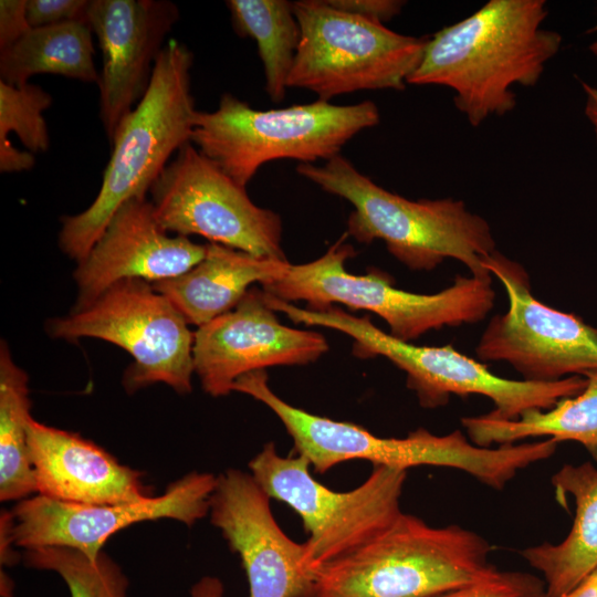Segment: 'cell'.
Returning a JSON list of instances; mask_svg holds the SVG:
<instances>
[{"mask_svg":"<svg viewBox=\"0 0 597 597\" xmlns=\"http://www.w3.org/2000/svg\"><path fill=\"white\" fill-rule=\"evenodd\" d=\"M544 0H490L427 39L408 84L453 92L457 109L474 127L516 106L515 85L534 86L559 51L562 35L543 27Z\"/></svg>","mask_w":597,"mask_h":597,"instance_id":"cell-1","label":"cell"},{"mask_svg":"<svg viewBox=\"0 0 597 597\" xmlns=\"http://www.w3.org/2000/svg\"><path fill=\"white\" fill-rule=\"evenodd\" d=\"M192 61L191 51L176 39L164 45L147 91L111 140L112 154L97 196L84 211L61 219L59 247L76 262L87 255L121 206L147 198L171 155L190 142L197 113Z\"/></svg>","mask_w":597,"mask_h":597,"instance_id":"cell-2","label":"cell"},{"mask_svg":"<svg viewBox=\"0 0 597 597\" xmlns=\"http://www.w3.org/2000/svg\"><path fill=\"white\" fill-rule=\"evenodd\" d=\"M298 175L353 205L347 233L388 252L412 271H432L446 259L461 262L479 279L492 275L484 260L496 251L489 222L453 198L411 200L362 174L341 154L323 166L298 164Z\"/></svg>","mask_w":597,"mask_h":597,"instance_id":"cell-3","label":"cell"},{"mask_svg":"<svg viewBox=\"0 0 597 597\" xmlns=\"http://www.w3.org/2000/svg\"><path fill=\"white\" fill-rule=\"evenodd\" d=\"M492 547L459 525L401 512L379 535L315 573L314 597H438L498 572Z\"/></svg>","mask_w":597,"mask_h":597,"instance_id":"cell-4","label":"cell"},{"mask_svg":"<svg viewBox=\"0 0 597 597\" xmlns=\"http://www.w3.org/2000/svg\"><path fill=\"white\" fill-rule=\"evenodd\" d=\"M271 306L294 323L322 326L349 336L354 341L353 354L358 358L385 357L406 374L407 387L423 408L446 406L451 396L481 395L494 405L488 412L490 417L516 420L528 410L552 408L559 399L579 394L586 385L584 376L549 383L503 378L452 345H413L381 331L368 316L357 317L336 306L312 311L280 298H273Z\"/></svg>","mask_w":597,"mask_h":597,"instance_id":"cell-5","label":"cell"},{"mask_svg":"<svg viewBox=\"0 0 597 597\" xmlns=\"http://www.w3.org/2000/svg\"><path fill=\"white\" fill-rule=\"evenodd\" d=\"M233 391L271 409L291 436L297 454L318 473L348 460L406 471L434 465L462 470L492 489L503 490L522 465L517 447H479L460 430L437 436L419 428L405 438H383L355 423L313 415L279 397L270 388L265 370L243 375L233 384Z\"/></svg>","mask_w":597,"mask_h":597,"instance_id":"cell-6","label":"cell"},{"mask_svg":"<svg viewBox=\"0 0 597 597\" xmlns=\"http://www.w3.org/2000/svg\"><path fill=\"white\" fill-rule=\"evenodd\" d=\"M371 101L334 105L316 100L283 108L255 109L224 93L217 109L195 116L190 143L242 187L264 164L328 160L355 135L379 123Z\"/></svg>","mask_w":597,"mask_h":597,"instance_id":"cell-7","label":"cell"},{"mask_svg":"<svg viewBox=\"0 0 597 597\" xmlns=\"http://www.w3.org/2000/svg\"><path fill=\"white\" fill-rule=\"evenodd\" d=\"M345 240L346 234L314 261L290 264L282 279L262 290L285 302L304 301L312 311L333 304L369 311L388 324L391 336L409 343L429 331L479 323L494 307L492 277L457 275L438 293L418 294L395 287L380 270L352 274L345 263L356 251Z\"/></svg>","mask_w":597,"mask_h":597,"instance_id":"cell-8","label":"cell"},{"mask_svg":"<svg viewBox=\"0 0 597 597\" xmlns=\"http://www.w3.org/2000/svg\"><path fill=\"white\" fill-rule=\"evenodd\" d=\"M310 468L301 454L280 455L273 442L249 462L263 491L300 515L308 533L304 562L315 574L370 542L400 515L407 471L375 465L360 485L336 492L316 481Z\"/></svg>","mask_w":597,"mask_h":597,"instance_id":"cell-9","label":"cell"},{"mask_svg":"<svg viewBox=\"0 0 597 597\" xmlns=\"http://www.w3.org/2000/svg\"><path fill=\"white\" fill-rule=\"evenodd\" d=\"M301 40L287 87L329 102L364 90L401 91L418 67L427 39L395 32L332 7L327 0L293 2Z\"/></svg>","mask_w":597,"mask_h":597,"instance_id":"cell-10","label":"cell"},{"mask_svg":"<svg viewBox=\"0 0 597 597\" xmlns=\"http://www.w3.org/2000/svg\"><path fill=\"white\" fill-rule=\"evenodd\" d=\"M174 304L153 283L124 279L88 305L49 322L51 336L70 342L100 338L134 359L123 384L134 392L163 383L179 395L192 390L195 333Z\"/></svg>","mask_w":597,"mask_h":597,"instance_id":"cell-11","label":"cell"},{"mask_svg":"<svg viewBox=\"0 0 597 597\" xmlns=\"http://www.w3.org/2000/svg\"><path fill=\"white\" fill-rule=\"evenodd\" d=\"M149 195L158 223L169 233L200 235L254 256L286 260L281 217L256 206L245 187L190 142L168 163Z\"/></svg>","mask_w":597,"mask_h":597,"instance_id":"cell-12","label":"cell"},{"mask_svg":"<svg viewBox=\"0 0 597 597\" xmlns=\"http://www.w3.org/2000/svg\"><path fill=\"white\" fill-rule=\"evenodd\" d=\"M484 266L505 289L509 307L483 331L480 362H505L523 380L549 383L597 370V328L537 300L524 266L498 250Z\"/></svg>","mask_w":597,"mask_h":597,"instance_id":"cell-13","label":"cell"},{"mask_svg":"<svg viewBox=\"0 0 597 597\" xmlns=\"http://www.w3.org/2000/svg\"><path fill=\"white\" fill-rule=\"evenodd\" d=\"M216 481L211 473L193 471L160 495L125 504H74L35 494L2 511L0 522L15 547L63 546L96 559L112 535L133 524L170 519L192 526L209 514Z\"/></svg>","mask_w":597,"mask_h":597,"instance_id":"cell-14","label":"cell"},{"mask_svg":"<svg viewBox=\"0 0 597 597\" xmlns=\"http://www.w3.org/2000/svg\"><path fill=\"white\" fill-rule=\"evenodd\" d=\"M327 350L322 334L281 324L264 291L251 287L234 308L198 327L195 374L205 392L222 397L243 375L272 366L306 365Z\"/></svg>","mask_w":597,"mask_h":597,"instance_id":"cell-15","label":"cell"},{"mask_svg":"<svg viewBox=\"0 0 597 597\" xmlns=\"http://www.w3.org/2000/svg\"><path fill=\"white\" fill-rule=\"evenodd\" d=\"M270 499L250 472L227 469L217 476L210 521L239 555L249 597H314L316 576L304 562V546L282 531Z\"/></svg>","mask_w":597,"mask_h":597,"instance_id":"cell-16","label":"cell"},{"mask_svg":"<svg viewBox=\"0 0 597 597\" xmlns=\"http://www.w3.org/2000/svg\"><path fill=\"white\" fill-rule=\"evenodd\" d=\"M178 18L175 3L166 0H90L87 23L102 52L100 117L109 140L147 91Z\"/></svg>","mask_w":597,"mask_h":597,"instance_id":"cell-17","label":"cell"},{"mask_svg":"<svg viewBox=\"0 0 597 597\" xmlns=\"http://www.w3.org/2000/svg\"><path fill=\"white\" fill-rule=\"evenodd\" d=\"M207 244L170 235L158 223L149 199L133 198L114 213L105 230L77 262V300L73 310L96 300L114 283L140 279L150 283L177 277L203 260Z\"/></svg>","mask_w":597,"mask_h":597,"instance_id":"cell-18","label":"cell"},{"mask_svg":"<svg viewBox=\"0 0 597 597\" xmlns=\"http://www.w3.org/2000/svg\"><path fill=\"white\" fill-rule=\"evenodd\" d=\"M36 494L74 504H125L153 496L143 474L77 433L28 421Z\"/></svg>","mask_w":597,"mask_h":597,"instance_id":"cell-19","label":"cell"},{"mask_svg":"<svg viewBox=\"0 0 597 597\" xmlns=\"http://www.w3.org/2000/svg\"><path fill=\"white\" fill-rule=\"evenodd\" d=\"M287 260L259 258L217 243H208L206 256L186 273L153 283L198 327L231 311L254 283L270 284L282 279Z\"/></svg>","mask_w":597,"mask_h":597,"instance_id":"cell-20","label":"cell"},{"mask_svg":"<svg viewBox=\"0 0 597 597\" xmlns=\"http://www.w3.org/2000/svg\"><path fill=\"white\" fill-rule=\"evenodd\" d=\"M556 494L573 496L575 516L559 543L521 551L543 575L545 597H563L597 567V469L590 462L564 464L552 478Z\"/></svg>","mask_w":597,"mask_h":597,"instance_id":"cell-21","label":"cell"},{"mask_svg":"<svg viewBox=\"0 0 597 597\" xmlns=\"http://www.w3.org/2000/svg\"><path fill=\"white\" fill-rule=\"evenodd\" d=\"M584 377L586 386L579 394L559 399L549 409H532L516 420H500L488 413L463 417L461 423L470 441L479 447L547 437L557 442H578L597 461V370Z\"/></svg>","mask_w":597,"mask_h":597,"instance_id":"cell-22","label":"cell"},{"mask_svg":"<svg viewBox=\"0 0 597 597\" xmlns=\"http://www.w3.org/2000/svg\"><path fill=\"white\" fill-rule=\"evenodd\" d=\"M92 34L85 21L31 28L0 50V81L18 86L33 75L54 74L98 83Z\"/></svg>","mask_w":597,"mask_h":597,"instance_id":"cell-23","label":"cell"},{"mask_svg":"<svg viewBox=\"0 0 597 597\" xmlns=\"http://www.w3.org/2000/svg\"><path fill=\"white\" fill-rule=\"evenodd\" d=\"M234 32L251 38L258 45L265 91L281 102L301 40L293 2L286 0H228Z\"/></svg>","mask_w":597,"mask_h":597,"instance_id":"cell-24","label":"cell"},{"mask_svg":"<svg viewBox=\"0 0 597 597\" xmlns=\"http://www.w3.org/2000/svg\"><path fill=\"white\" fill-rule=\"evenodd\" d=\"M29 378L4 342L0 347V501H21L36 493L29 454L31 417Z\"/></svg>","mask_w":597,"mask_h":597,"instance_id":"cell-25","label":"cell"},{"mask_svg":"<svg viewBox=\"0 0 597 597\" xmlns=\"http://www.w3.org/2000/svg\"><path fill=\"white\" fill-rule=\"evenodd\" d=\"M52 96L34 84L0 81V171L21 172L34 166L35 153L50 147L43 112Z\"/></svg>","mask_w":597,"mask_h":597,"instance_id":"cell-26","label":"cell"},{"mask_svg":"<svg viewBox=\"0 0 597 597\" xmlns=\"http://www.w3.org/2000/svg\"><path fill=\"white\" fill-rule=\"evenodd\" d=\"M22 556L25 566L51 570L61 576L71 597L127 596V576L104 552L92 559L74 548L45 546L25 549Z\"/></svg>","mask_w":597,"mask_h":597,"instance_id":"cell-27","label":"cell"},{"mask_svg":"<svg viewBox=\"0 0 597 597\" xmlns=\"http://www.w3.org/2000/svg\"><path fill=\"white\" fill-rule=\"evenodd\" d=\"M438 597H545V584L528 573L498 570L488 578Z\"/></svg>","mask_w":597,"mask_h":597,"instance_id":"cell-28","label":"cell"},{"mask_svg":"<svg viewBox=\"0 0 597 597\" xmlns=\"http://www.w3.org/2000/svg\"><path fill=\"white\" fill-rule=\"evenodd\" d=\"M88 4L87 0H27L28 22L31 28L87 22Z\"/></svg>","mask_w":597,"mask_h":597,"instance_id":"cell-29","label":"cell"},{"mask_svg":"<svg viewBox=\"0 0 597 597\" xmlns=\"http://www.w3.org/2000/svg\"><path fill=\"white\" fill-rule=\"evenodd\" d=\"M344 12L384 24L398 15L405 4L400 0H327Z\"/></svg>","mask_w":597,"mask_h":597,"instance_id":"cell-30","label":"cell"},{"mask_svg":"<svg viewBox=\"0 0 597 597\" xmlns=\"http://www.w3.org/2000/svg\"><path fill=\"white\" fill-rule=\"evenodd\" d=\"M25 4L27 0L0 1V50L15 43L31 29Z\"/></svg>","mask_w":597,"mask_h":597,"instance_id":"cell-31","label":"cell"},{"mask_svg":"<svg viewBox=\"0 0 597 597\" xmlns=\"http://www.w3.org/2000/svg\"><path fill=\"white\" fill-rule=\"evenodd\" d=\"M223 584L216 576H203L190 589V597H223Z\"/></svg>","mask_w":597,"mask_h":597,"instance_id":"cell-32","label":"cell"},{"mask_svg":"<svg viewBox=\"0 0 597 597\" xmlns=\"http://www.w3.org/2000/svg\"><path fill=\"white\" fill-rule=\"evenodd\" d=\"M585 93L584 113L589 122L597 143V87L586 82L582 83Z\"/></svg>","mask_w":597,"mask_h":597,"instance_id":"cell-33","label":"cell"},{"mask_svg":"<svg viewBox=\"0 0 597 597\" xmlns=\"http://www.w3.org/2000/svg\"><path fill=\"white\" fill-rule=\"evenodd\" d=\"M563 597H597V567Z\"/></svg>","mask_w":597,"mask_h":597,"instance_id":"cell-34","label":"cell"},{"mask_svg":"<svg viewBox=\"0 0 597 597\" xmlns=\"http://www.w3.org/2000/svg\"><path fill=\"white\" fill-rule=\"evenodd\" d=\"M589 50L595 56H597V40L589 45Z\"/></svg>","mask_w":597,"mask_h":597,"instance_id":"cell-35","label":"cell"}]
</instances>
